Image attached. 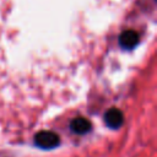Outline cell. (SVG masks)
<instances>
[{"label": "cell", "instance_id": "cell-1", "mask_svg": "<svg viewBox=\"0 0 157 157\" xmlns=\"http://www.w3.org/2000/svg\"><path fill=\"white\" fill-rule=\"evenodd\" d=\"M59 142H60V139L54 131L42 130V131L37 132L34 136V144L43 150L55 148L59 145Z\"/></svg>", "mask_w": 157, "mask_h": 157}, {"label": "cell", "instance_id": "cell-2", "mask_svg": "<svg viewBox=\"0 0 157 157\" xmlns=\"http://www.w3.org/2000/svg\"><path fill=\"white\" fill-rule=\"evenodd\" d=\"M104 121L110 129H119L124 123V115L120 109L110 108L104 114Z\"/></svg>", "mask_w": 157, "mask_h": 157}, {"label": "cell", "instance_id": "cell-3", "mask_svg": "<svg viewBox=\"0 0 157 157\" xmlns=\"http://www.w3.org/2000/svg\"><path fill=\"white\" fill-rule=\"evenodd\" d=\"M139 43V34L134 29H126L124 31L119 37V44L125 50L134 49Z\"/></svg>", "mask_w": 157, "mask_h": 157}, {"label": "cell", "instance_id": "cell-4", "mask_svg": "<svg viewBox=\"0 0 157 157\" xmlns=\"http://www.w3.org/2000/svg\"><path fill=\"white\" fill-rule=\"evenodd\" d=\"M70 128L75 134L83 135V134H86L91 130L92 125H91V121L88 119H86L83 117H76L75 119H72V121L70 124Z\"/></svg>", "mask_w": 157, "mask_h": 157}]
</instances>
